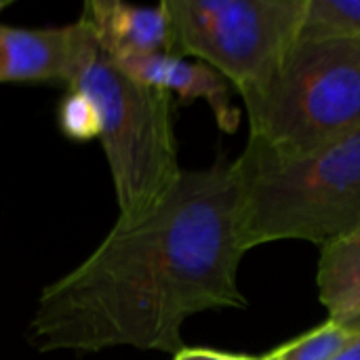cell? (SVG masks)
Here are the masks:
<instances>
[{"instance_id": "obj_9", "label": "cell", "mask_w": 360, "mask_h": 360, "mask_svg": "<svg viewBox=\"0 0 360 360\" xmlns=\"http://www.w3.org/2000/svg\"><path fill=\"white\" fill-rule=\"evenodd\" d=\"M319 297L329 319L342 325L360 316V221L323 247L319 262Z\"/></svg>"}, {"instance_id": "obj_7", "label": "cell", "mask_w": 360, "mask_h": 360, "mask_svg": "<svg viewBox=\"0 0 360 360\" xmlns=\"http://www.w3.org/2000/svg\"><path fill=\"white\" fill-rule=\"evenodd\" d=\"M99 46L114 59L171 53L169 15L165 2L135 6L120 0L86 2L82 17Z\"/></svg>"}, {"instance_id": "obj_12", "label": "cell", "mask_w": 360, "mask_h": 360, "mask_svg": "<svg viewBox=\"0 0 360 360\" xmlns=\"http://www.w3.org/2000/svg\"><path fill=\"white\" fill-rule=\"evenodd\" d=\"M59 127H61L65 137L76 139V141L95 139L101 133L99 114H97V108L93 105V101L86 95H82L78 91H72V89L61 99Z\"/></svg>"}, {"instance_id": "obj_13", "label": "cell", "mask_w": 360, "mask_h": 360, "mask_svg": "<svg viewBox=\"0 0 360 360\" xmlns=\"http://www.w3.org/2000/svg\"><path fill=\"white\" fill-rule=\"evenodd\" d=\"M173 360H257L245 354H232V352H221V350H211V348H184L179 350Z\"/></svg>"}, {"instance_id": "obj_4", "label": "cell", "mask_w": 360, "mask_h": 360, "mask_svg": "<svg viewBox=\"0 0 360 360\" xmlns=\"http://www.w3.org/2000/svg\"><path fill=\"white\" fill-rule=\"evenodd\" d=\"M251 135L283 156L323 150L360 129V40H297L247 108Z\"/></svg>"}, {"instance_id": "obj_14", "label": "cell", "mask_w": 360, "mask_h": 360, "mask_svg": "<svg viewBox=\"0 0 360 360\" xmlns=\"http://www.w3.org/2000/svg\"><path fill=\"white\" fill-rule=\"evenodd\" d=\"M331 360H360V335H354V340Z\"/></svg>"}, {"instance_id": "obj_1", "label": "cell", "mask_w": 360, "mask_h": 360, "mask_svg": "<svg viewBox=\"0 0 360 360\" xmlns=\"http://www.w3.org/2000/svg\"><path fill=\"white\" fill-rule=\"evenodd\" d=\"M232 167L181 171L135 221H116L99 247L38 295L27 342L38 352L139 348L177 354L184 323L245 308Z\"/></svg>"}, {"instance_id": "obj_6", "label": "cell", "mask_w": 360, "mask_h": 360, "mask_svg": "<svg viewBox=\"0 0 360 360\" xmlns=\"http://www.w3.org/2000/svg\"><path fill=\"white\" fill-rule=\"evenodd\" d=\"M116 65L146 86L177 93L186 101H207L217 124L228 133H234L240 124V112L232 103L230 82L217 70L198 59L190 61L179 55L156 53L129 57L116 61Z\"/></svg>"}, {"instance_id": "obj_8", "label": "cell", "mask_w": 360, "mask_h": 360, "mask_svg": "<svg viewBox=\"0 0 360 360\" xmlns=\"http://www.w3.org/2000/svg\"><path fill=\"white\" fill-rule=\"evenodd\" d=\"M74 23L65 27H11L0 23V82H65Z\"/></svg>"}, {"instance_id": "obj_15", "label": "cell", "mask_w": 360, "mask_h": 360, "mask_svg": "<svg viewBox=\"0 0 360 360\" xmlns=\"http://www.w3.org/2000/svg\"><path fill=\"white\" fill-rule=\"evenodd\" d=\"M2 6H4V4H2V2H0V8H2Z\"/></svg>"}, {"instance_id": "obj_3", "label": "cell", "mask_w": 360, "mask_h": 360, "mask_svg": "<svg viewBox=\"0 0 360 360\" xmlns=\"http://www.w3.org/2000/svg\"><path fill=\"white\" fill-rule=\"evenodd\" d=\"M65 84L86 95L97 108L99 139L120 211L118 221L139 219L171 192L181 175L171 93L124 74L99 46L84 19L74 23Z\"/></svg>"}, {"instance_id": "obj_10", "label": "cell", "mask_w": 360, "mask_h": 360, "mask_svg": "<svg viewBox=\"0 0 360 360\" xmlns=\"http://www.w3.org/2000/svg\"><path fill=\"white\" fill-rule=\"evenodd\" d=\"M360 40V0H308L300 40Z\"/></svg>"}, {"instance_id": "obj_11", "label": "cell", "mask_w": 360, "mask_h": 360, "mask_svg": "<svg viewBox=\"0 0 360 360\" xmlns=\"http://www.w3.org/2000/svg\"><path fill=\"white\" fill-rule=\"evenodd\" d=\"M352 340L354 333L346 325L327 319L316 329L257 356V360H331Z\"/></svg>"}, {"instance_id": "obj_5", "label": "cell", "mask_w": 360, "mask_h": 360, "mask_svg": "<svg viewBox=\"0 0 360 360\" xmlns=\"http://www.w3.org/2000/svg\"><path fill=\"white\" fill-rule=\"evenodd\" d=\"M308 0H165L171 55L217 70L253 105L300 40Z\"/></svg>"}, {"instance_id": "obj_2", "label": "cell", "mask_w": 360, "mask_h": 360, "mask_svg": "<svg viewBox=\"0 0 360 360\" xmlns=\"http://www.w3.org/2000/svg\"><path fill=\"white\" fill-rule=\"evenodd\" d=\"M243 251L274 240L329 245L360 221V129L302 156L249 139L230 162Z\"/></svg>"}]
</instances>
